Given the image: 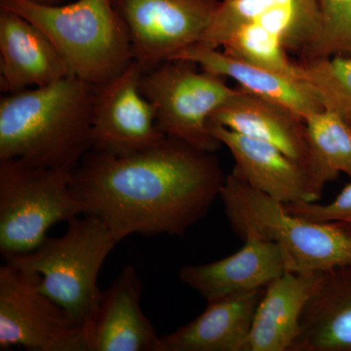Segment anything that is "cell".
<instances>
[{
    "instance_id": "22",
    "label": "cell",
    "mask_w": 351,
    "mask_h": 351,
    "mask_svg": "<svg viewBox=\"0 0 351 351\" xmlns=\"http://www.w3.org/2000/svg\"><path fill=\"white\" fill-rule=\"evenodd\" d=\"M219 49L255 66L302 80L299 63L289 57L282 36L257 23L240 25Z\"/></svg>"
},
{
    "instance_id": "15",
    "label": "cell",
    "mask_w": 351,
    "mask_h": 351,
    "mask_svg": "<svg viewBox=\"0 0 351 351\" xmlns=\"http://www.w3.org/2000/svg\"><path fill=\"white\" fill-rule=\"evenodd\" d=\"M284 274L286 263L280 247L249 235L237 253L213 263L184 265L179 278L208 302L267 287Z\"/></svg>"
},
{
    "instance_id": "23",
    "label": "cell",
    "mask_w": 351,
    "mask_h": 351,
    "mask_svg": "<svg viewBox=\"0 0 351 351\" xmlns=\"http://www.w3.org/2000/svg\"><path fill=\"white\" fill-rule=\"evenodd\" d=\"M298 63L302 82L317 95L324 110L351 125V57L314 58Z\"/></svg>"
},
{
    "instance_id": "6",
    "label": "cell",
    "mask_w": 351,
    "mask_h": 351,
    "mask_svg": "<svg viewBox=\"0 0 351 351\" xmlns=\"http://www.w3.org/2000/svg\"><path fill=\"white\" fill-rule=\"evenodd\" d=\"M73 171L32 167L18 159L0 160V252L29 253L60 221L84 214L73 186Z\"/></svg>"
},
{
    "instance_id": "20",
    "label": "cell",
    "mask_w": 351,
    "mask_h": 351,
    "mask_svg": "<svg viewBox=\"0 0 351 351\" xmlns=\"http://www.w3.org/2000/svg\"><path fill=\"white\" fill-rule=\"evenodd\" d=\"M322 272H286L265 289L242 351H290Z\"/></svg>"
},
{
    "instance_id": "12",
    "label": "cell",
    "mask_w": 351,
    "mask_h": 351,
    "mask_svg": "<svg viewBox=\"0 0 351 351\" xmlns=\"http://www.w3.org/2000/svg\"><path fill=\"white\" fill-rule=\"evenodd\" d=\"M210 128L234 159L233 174L252 188L283 204L314 202L321 197L306 168L274 145L225 127L210 124Z\"/></svg>"
},
{
    "instance_id": "1",
    "label": "cell",
    "mask_w": 351,
    "mask_h": 351,
    "mask_svg": "<svg viewBox=\"0 0 351 351\" xmlns=\"http://www.w3.org/2000/svg\"><path fill=\"white\" fill-rule=\"evenodd\" d=\"M226 178L215 152L166 136L126 156L90 151L71 186L84 214L103 221L119 242L133 234L184 237L219 198Z\"/></svg>"
},
{
    "instance_id": "13",
    "label": "cell",
    "mask_w": 351,
    "mask_h": 351,
    "mask_svg": "<svg viewBox=\"0 0 351 351\" xmlns=\"http://www.w3.org/2000/svg\"><path fill=\"white\" fill-rule=\"evenodd\" d=\"M209 123L274 145L302 164L311 179V154L306 121L290 108L239 86L235 93L212 113Z\"/></svg>"
},
{
    "instance_id": "4",
    "label": "cell",
    "mask_w": 351,
    "mask_h": 351,
    "mask_svg": "<svg viewBox=\"0 0 351 351\" xmlns=\"http://www.w3.org/2000/svg\"><path fill=\"white\" fill-rule=\"evenodd\" d=\"M0 8L36 25L55 46L69 75L92 84L108 82L134 61L128 29L112 0L57 5L0 0Z\"/></svg>"
},
{
    "instance_id": "26",
    "label": "cell",
    "mask_w": 351,
    "mask_h": 351,
    "mask_svg": "<svg viewBox=\"0 0 351 351\" xmlns=\"http://www.w3.org/2000/svg\"><path fill=\"white\" fill-rule=\"evenodd\" d=\"M34 3L47 4V5H57V4H63L66 0H29Z\"/></svg>"
},
{
    "instance_id": "21",
    "label": "cell",
    "mask_w": 351,
    "mask_h": 351,
    "mask_svg": "<svg viewBox=\"0 0 351 351\" xmlns=\"http://www.w3.org/2000/svg\"><path fill=\"white\" fill-rule=\"evenodd\" d=\"M311 154V179L322 195L341 173L351 178V125L337 113L321 110L304 119Z\"/></svg>"
},
{
    "instance_id": "9",
    "label": "cell",
    "mask_w": 351,
    "mask_h": 351,
    "mask_svg": "<svg viewBox=\"0 0 351 351\" xmlns=\"http://www.w3.org/2000/svg\"><path fill=\"white\" fill-rule=\"evenodd\" d=\"M145 71L199 43L219 0H112Z\"/></svg>"
},
{
    "instance_id": "24",
    "label": "cell",
    "mask_w": 351,
    "mask_h": 351,
    "mask_svg": "<svg viewBox=\"0 0 351 351\" xmlns=\"http://www.w3.org/2000/svg\"><path fill=\"white\" fill-rule=\"evenodd\" d=\"M320 32L311 56L351 57V0H318ZM304 61V60H302Z\"/></svg>"
},
{
    "instance_id": "5",
    "label": "cell",
    "mask_w": 351,
    "mask_h": 351,
    "mask_svg": "<svg viewBox=\"0 0 351 351\" xmlns=\"http://www.w3.org/2000/svg\"><path fill=\"white\" fill-rule=\"evenodd\" d=\"M117 243L103 221L83 214L69 219L62 237H46L34 250L3 260L38 276L41 292L63 307L87 334L103 295L99 274Z\"/></svg>"
},
{
    "instance_id": "10",
    "label": "cell",
    "mask_w": 351,
    "mask_h": 351,
    "mask_svg": "<svg viewBox=\"0 0 351 351\" xmlns=\"http://www.w3.org/2000/svg\"><path fill=\"white\" fill-rule=\"evenodd\" d=\"M144 73L133 61L119 75L95 85L91 151L126 156L166 137L157 128L156 108L141 92Z\"/></svg>"
},
{
    "instance_id": "8",
    "label": "cell",
    "mask_w": 351,
    "mask_h": 351,
    "mask_svg": "<svg viewBox=\"0 0 351 351\" xmlns=\"http://www.w3.org/2000/svg\"><path fill=\"white\" fill-rule=\"evenodd\" d=\"M89 351L86 331L43 294L38 276L0 267V350Z\"/></svg>"
},
{
    "instance_id": "19",
    "label": "cell",
    "mask_w": 351,
    "mask_h": 351,
    "mask_svg": "<svg viewBox=\"0 0 351 351\" xmlns=\"http://www.w3.org/2000/svg\"><path fill=\"white\" fill-rule=\"evenodd\" d=\"M290 351H351V265L321 274Z\"/></svg>"
},
{
    "instance_id": "25",
    "label": "cell",
    "mask_w": 351,
    "mask_h": 351,
    "mask_svg": "<svg viewBox=\"0 0 351 351\" xmlns=\"http://www.w3.org/2000/svg\"><path fill=\"white\" fill-rule=\"evenodd\" d=\"M291 213L317 223L341 221L351 226V182L328 204L314 202H298L285 204Z\"/></svg>"
},
{
    "instance_id": "16",
    "label": "cell",
    "mask_w": 351,
    "mask_h": 351,
    "mask_svg": "<svg viewBox=\"0 0 351 351\" xmlns=\"http://www.w3.org/2000/svg\"><path fill=\"white\" fill-rule=\"evenodd\" d=\"M71 75L49 38L22 16L0 11V88L5 94L45 86Z\"/></svg>"
},
{
    "instance_id": "17",
    "label": "cell",
    "mask_w": 351,
    "mask_h": 351,
    "mask_svg": "<svg viewBox=\"0 0 351 351\" xmlns=\"http://www.w3.org/2000/svg\"><path fill=\"white\" fill-rule=\"evenodd\" d=\"M265 289L208 302L195 319L160 337L159 351H242Z\"/></svg>"
},
{
    "instance_id": "2",
    "label": "cell",
    "mask_w": 351,
    "mask_h": 351,
    "mask_svg": "<svg viewBox=\"0 0 351 351\" xmlns=\"http://www.w3.org/2000/svg\"><path fill=\"white\" fill-rule=\"evenodd\" d=\"M95 85L68 75L0 100V160L73 170L91 151Z\"/></svg>"
},
{
    "instance_id": "7",
    "label": "cell",
    "mask_w": 351,
    "mask_h": 351,
    "mask_svg": "<svg viewBox=\"0 0 351 351\" xmlns=\"http://www.w3.org/2000/svg\"><path fill=\"white\" fill-rule=\"evenodd\" d=\"M197 66L184 60L164 62L143 73L140 89L156 108L161 133L196 149L216 152L221 144L212 134L210 117L237 88Z\"/></svg>"
},
{
    "instance_id": "11",
    "label": "cell",
    "mask_w": 351,
    "mask_h": 351,
    "mask_svg": "<svg viewBox=\"0 0 351 351\" xmlns=\"http://www.w3.org/2000/svg\"><path fill=\"white\" fill-rule=\"evenodd\" d=\"M257 23L282 36L289 54L311 56L320 32L318 0H219L199 43L221 48L240 25Z\"/></svg>"
},
{
    "instance_id": "14",
    "label": "cell",
    "mask_w": 351,
    "mask_h": 351,
    "mask_svg": "<svg viewBox=\"0 0 351 351\" xmlns=\"http://www.w3.org/2000/svg\"><path fill=\"white\" fill-rule=\"evenodd\" d=\"M143 285L132 265L122 269L88 328L89 351H159L160 337L143 313Z\"/></svg>"
},
{
    "instance_id": "18",
    "label": "cell",
    "mask_w": 351,
    "mask_h": 351,
    "mask_svg": "<svg viewBox=\"0 0 351 351\" xmlns=\"http://www.w3.org/2000/svg\"><path fill=\"white\" fill-rule=\"evenodd\" d=\"M173 60L191 62L207 73L230 78L239 83V87L290 108L302 119L324 110L317 95L302 80L255 66L219 48L195 43Z\"/></svg>"
},
{
    "instance_id": "3",
    "label": "cell",
    "mask_w": 351,
    "mask_h": 351,
    "mask_svg": "<svg viewBox=\"0 0 351 351\" xmlns=\"http://www.w3.org/2000/svg\"><path fill=\"white\" fill-rule=\"evenodd\" d=\"M226 218L240 239L249 235L280 247L286 272L313 274L351 265V226L317 223L289 212L285 204L226 175L221 189Z\"/></svg>"
}]
</instances>
